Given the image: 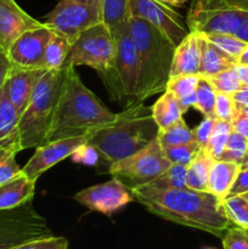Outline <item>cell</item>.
Instances as JSON below:
<instances>
[{
	"label": "cell",
	"mask_w": 248,
	"mask_h": 249,
	"mask_svg": "<svg viewBox=\"0 0 248 249\" xmlns=\"http://www.w3.org/2000/svg\"><path fill=\"white\" fill-rule=\"evenodd\" d=\"M71 158H72L73 162L75 163H82V164L87 165H95L97 164V160L101 157H100L96 148H94L92 146H90L89 143L87 142L84 143V145L79 146V147L73 152Z\"/></svg>",
	"instance_id": "ab89813d"
},
{
	"label": "cell",
	"mask_w": 248,
	"mask_h": 249,
	"mask_svg": "<svg viewBox=\"0 0 248 249\" xmlns=\"http://www.w3.org/2000/svg\"><path fill=\"white\" fill-rule=\"evenodd\" d=\"M158 1L169 5V6L173 7V6H182V5H184L186 1H189V0H158Z\"/></svg>",
	"instance_id": "816d5d0a"
},
{
	"label": "cell",
	"mask_w": 248,
	"mask_h": 249,
	"mask_svg": "<svg viewBox=\"0 0 248 249\" xmlns=\"http://www.w3.org/2000/svg\"><path fill=\"white\" fill-rule=\"evenodd\" d=\"M198 44L199 51H201L199 77H212L223 71L230 70L237 66V61L235 58L226 55L218 46L211 43L202 33H198Z\"/></svg>",
	"instance_id": "d6986e66"
},
{
	"label": "cell",
	"mask_w": 248,
	"mask_h": 249,
	"mask_svg": "<svg viewBox=\"0 0 248 249\" xmlns=\"http://www.w3.org/2000/svg\"><path fill=\"white\" fill-rule=\"evenodd\" d=\"M186 165L173 164L165 170L163 174L156 178L153 181L143 185L148 189L153 190H170V189H185L186 184Z\"/></svg>",
	"instance_id": "d4e9b609"
},
{
	"label": "cell",
	"mask_w": 248,
	"mask_h": 249,
	"mask_svg": "<svg viewBox=\"0 0 248 249\" xmlns=\"http://www.w3.org/2000/svg\"><path fill=\"white\" fill-rule=\"evenodd\" d=\"M196 106L204 117L215 118V99L216 91L213 89L211 83L203 77H199L196 87Z\"/></svg>",
	"instance_id": "f546056e"
},
{
	"label": "cell",
	"mask_w": 248,
	"mask_h": 249,
	"mask_svg": "<svg viewBox=\"0 0 248 249\" xmlns=\"http://www.w3.org/2000/svg\"><path fill=\"white\" fill-rule=\"evenodd\" d=\"M241 169H246V168H248V148H247V152H246L245 157H243L242 162H241Z\"/></svg>",
	"instance_id": "f5cc1de1"
},
{
	"label": "cell",
	"mask_w": 248,
	"mask_h": 249,
	"mask_svg": "<svg viewBox=\"0 0 248 249\" xmlns=\"http://www.w3.org/2000/svg\"><path fill=\"white\" fill-rule=\"evenodd\" d=\"M243 196H245V197H246V198H247V199H248V192H247V194H245V195H243Z\"/></svg>",
	"instance_id": "11a10c76"
},
{
	"label": "cell",
	"mask_w": 248,
	"mask_h": 249,
	"mask_svg": "<svg viewBox=\"0 0 248 249\" xmlns=\"http://www.w3.org/2000/svg\"><path fill=\"white\" fill-rule=\"evenodd\" d=\"M248 192V168L241 169L229 192L228 197L238 196V195H245Z\"/></svg>",
	"instance_id": "ee69618b"
},
{
	"label": "cell",
	"mask_w": 248,
	"mask_h": 249,
	"mask_svg": "<svg viewBox=\"0 0 248 249\" xmlns=\"http://www.w3.org/2000/svg\"><path fill=\"white\" fill-rule=\"evenodd\" d=\"M162 147L164 155L173 164H181L186 165V167L194 160V158L202 148L196 141L182 143V145L162 146Z\"/></svg>",
	"instance_id": "1f68e13d"
},
{
	"label": "cell",
	"mask_w": 248,
	"mask_h": 249,
	"mask_svg": "<svg viewBox=\"0 0 248 249\" xmlns=\"http://www.w3.org/2000/svg\"><path fill=\"white\" fill-rule=\"evenodd\" d=\"M116 55V40L105 22L97 23L78 34L71 46L67 66H88L99 74L111 68Z\"/></svg>",
	"instance_id": "ba28073f"
},
{
	"label": "cell",
	"mask_w": 248,
	"mask_h": 249,
	"mask_svg": "<svg viewBox=\"0 0 248 249\" xmlns=\"http://www.w3.org/2000/svg\"><path fill=\"white\" fill-rule=\"evenodd\" d=\"M35 190V182L23 173L10 181L0 185V211L12 209L32 201Z\"/></svg>",
	"instance_id": "ffe728a7"
},
{
	"label": "cell",
	"mask_w": 248,
	"mask_h": 249,
	"mask_svg": "<svg viewBox=\"0 0 248 249\" xmlns=\"http://www.w3.org/2000/svg\"><path fill=\"white\" fill-rule=\"evenodd\" d=\"M12 66L14 65H12L11 60H10L7 51L0 46V88L6 82L7 75H9Z\"/></svg>",
	"instance_id": "f6af8a7d"
},
{
	"label": "cell",
	"mask_w": 248,
	"mask_h": 249,
	"mask_svg": "<svg viewBox=\"0 0 248 249\" xmlns=\"http://www.w3.org/2000/svg\"><path fill=\"white\" fill-rule=\"evenodd\" d=\"M151 109L159 130L169 128L172 124L182 118L184 114L180 107L179 99L169 91L162 92V96L153 104V106H151Z\"/></svg>",
	"instance_id": "7402d4cb"
},
{
	"label": "cell",
	"mask_w": 248,
	"mask_h": 249,
	"mask_svg": "<svg viewBox=\"0 0 248 249\" xmlns=\"http://www.w3.org/2000/svg\"><path fill=\"white\" fill-rule=\"evenodd\" d=\"M112 33L116 40V55L111 68L101 74V78L112 101L126 108L138 102L139 88L138 53L131 39L129 16Z\"/></svg>",
	"instance_id": "52a82bcc"
},
{
	"label": "cell",
	"mask_w": 248,
	"mask_h": 249,
	"mask_svg": "<svg viewBox=\"0 0 248 249\" xmlns=\"http://www.w3.org/2000/svg\"><path fill=\"white\" fill-rule=\"evenodd\" d=\"M72 43L60 32L53 31L43 57V67L46 70H61L66 67Z\"/></svg>",
	"instance_id": "cb8c5ba5"
},
{
	"label": "cell",
	"mask_w": 248,
	"mask_h": 249,
	"mask_svg": "<svg viewBox=\"0 0 248 249\" xmlns=\"http://www.w3.org/2000/svg\"><path fill=\"white\" fill-rule=\"evenodd\" d=\"M46 71L48 70L43 67L26 68L12 66L5 85L7 95L19 116L26 109L36 84Z\"/></svg>",
	"instance_id": "e0dca14e"
},
{
	"label": "cell",
	"mask_w": 248,
	"mask_h": 249,
	"mask_svg": "<svg viewBox=\"0 0 248 249\" xmlns=\"http://www.w3.org/2000/svg\"><path fill=\"white\" fill-rule=\"evenodd\" d=\"M53 33V29L43 23L21 34L7 50L12 65L26 68L43 67L44 53Z\"/></svg>",
	"instance_id": "9a60e30c"
},
{
	"label": "cell",
	"mask_w": 248,
	"mask_h": 249,
	"mask_svg": "<svg viewBox=\"0 0 248 249\" xmlns=\"http://www.w3.org/2000/svg\"><path fill=\"white\" fill-rule=\"evenodd\" d=\"M134 199L150 213L179 225L197 229L223 237L233 226L223 206V199L209 191L190 189L153 190L146 186L131 190Z\"/></svg>",
	"instance_id": "6da1fadb"
},
{
	"label": "cell",
	"mask_w": 248,
	"mask_h": 249,
	"mask_svg": "<svg viewBox=\"0 0 248 249\" xmlns=\"http://www.w3.org/2000/svg\"><path fill=\"white\" fill-rule=\"evenodd\" d=\"M196 101H197L196 91L192 92V94L186 95V96L180 97L179 104H180V107H181V109H182V113H186L187 109L191 108V107L196 106Z\"/></svg>",
	"instance_id": "c3c4849f"
},
{
	"label": "cell",
	"mask_w": 248,
	"mask_h": 249,
	"mask_svg": "<svg viewBox=\"0 0 248 249\" xmlns=\"http://www.w3.org/2000/svg\"><path fill=\"white\" fill-rule=\"evenodd\" d=\"M14 249H68V241L65 237L51 236L23 243Z\"/></svg>",
	"instance_id": "f35d334b"
},
{
	"label": "cell",
	"mask_w": 248,
	"mask_h": 249,
	"mask_svg": "<svg viewBox=\"0 0 248 249\" xmlns=\"http://www.w3.org/2000/svg\"><path fill=\"white\" fill-rule=\"evenodd\" d=\"M129 15L139 17L162 31L175 45L190 33L181 15L158 0H129Z\"/></svg>",
	"instance_id": "7c38bea8"
},
{
	"label": "cell",
	"mask_w": 248,
	"mask_h": 249,
	"mask_svg": "<svg viewBox=\"0 0 248 249\" xmlns=\"http://www.w3.org/2000/svg\"><path fill=\"white\" fill-rule=\"evenodd\" d=\"M65 78L66 67L48 70L36 84L17 124L22 150L38 147L48 141Z\"/></svg>",
	"instance_id": "5b68a950"
},
{
	"label": "cell",
	"mask_w": 248,
	"mask_h": 249,
	"mask_svg": "<svg viewBox=\"0 0 248 249\" xmlns=\"http://www.w3.org/2000/svg\"><path fill=\"white\" fill-rule=\"evenodd\" d=\"M214 158L206 148H201L191 163L187 165L186 184L187 187L198 191H208L209 170Z\"/></svg>",
	"instance_id": "603a6c76"
},
{
	"label": "cell",
	"mask_w": 248,
	"mask_h": 249,
	"mask_svg": "<svg viewBox=\"0 0 248 249\" xmlns=\"http://www.w3.org/2000/svg\"><path fill=\"white\" fill-rule=\"evenodd\" d=\"M90 135L75 136V138L60 139V140L49 141L43 145L35 147V152L31 160L22 168V173L36 182V180L50 168L60 163L61 160L71 157L79 146L84 145L89 141Z\"/></svg>",
	"instance_id": "5bb4252c"
},
{
	"label": "cell",
	"mask_w": 248,
	"mask_h": 249,
	"mask_svg": "<svg viewBox=\"0 0 248 249\" xmlns=\"http://www.w3.org/2000/svg\"><path fill=\"white\" fill-rule=\"evenodd\" d=\"M231 133H232V125L230 122L220 121V119L214 121L213 131L206 147L214 160H220Z\"/></svg>",
	"instance_id": "f1b7e54d"
},
{
	"label": "cell",
	"mask_w": 248,
	"mask_h": 249,
	"mask_svg": "<svg viewBox=\"0 0 248 249\" xmlns=\"http://www.w3.org/2000/svg\"><path fill=\"white\" fill-rule=\"evenodd\" d=\"M198 79V74L179 75V77L170 78L169 82H168L167 84L165 91L172 92L175 97L180 99V97L186 96V95L192 94V92L196 91Z\"/></svg>",
	"instance_id": "d590c367"
},
{
	"label": "cell",
	"mask_w": 248,
	"mask_h": 249,
	"mask_svg": "<svg viewBox=\"0 0 248 249\" xmlns=\"http://www.w3.org/2000/svg\"><path fill=\"white\" fill-rule=\"evenodd\" d=\"M41 24L15 0H0V46L6 51L21 34Z\"/></svg>",
	"instance_id": "2e32d148"
},
{
	"label": "cell",
	"mask_w": 248,
	"mask_h": 249,
	"mask_svg": "<svg viewBox=\"0 0 248 249\" xmlns=\"http://www.w3.org/2000/svg\"><path fill=\"white\" fill-rule=\"evenodd\" d=\"M104 22V0H60L44 23L67 36L71 43L85 29Z\"/></svg>",
	"instance_id": "8fae6325"
},
{
	"label": "cell",
	"mask_w": 248,
	"mask_h": 249,
	"mask_svg": "<svg viewBox=\"0 0 248 249\" xmlns=\"http://www.w3.org/2000/svg\"><path fill=\"white\" fill-rule=\"evenodd\" d=\"M206 79L211 83V85L216 92H221V94L232 95L233 92H236L242 87L235 67L223 71V72L206 78Z\"/></svg>",
	"instance_id": "d6a6232c"
},
{
	"label": "cell",
	"mask_w": 248,
	"mask_h": 249,
	"mask_svg": "<svg viewBox=\"0 0 248 249\" xmlns=\"http://www.w3.org/2000/svg\"><path fill=\"white\" fill-rule=\"evenodd\" d=\"M199 61H201V51H199L198 33L190 32L175 48L170 78L187 74L199 75Z\"/></svg>",
	"instance_id": "ac0fdd59"
},
{
	"label": "cell",
	"mask_w": 248,
	"mask_h": 249,
	"mask_svg": "<svg viewBox=\"0 0 248 249\" xmlns=\"http://www.w3.org/2000/svg\"><path fill=\"white\" fill-rule=\"evenodd\" d=\"M247 139L243 138L242 135H240V134H237L236 131L232 130V133L229 136L228 143H226V147L225 150H224L223 155H221L220 160L241 164L246 152H247Z\"/></svg>",
	"instance_id": "e575fe53"
},
{
	"label": "cell",
	"mask_w": 248,
	"mask_h": 249,
	"mask_svg": "<svg viewBox=\"0 0 248 249\" xmlns=\"http://www.w3.org/2000/svg\"><path fill=\"white\" fill-rule=\"evenodd\" d=\"M22 172V168L16 162V155L10 156L9 158L0 163V185L10 181Z\"/></svg>",
	"instance_id": "7bdbcfd3"
},
{
	"label": "cell",
	"mask_w": 248,
	"mask_h": 249,
	"mask_svg": "<svg viewBox=\"0 0 248 249\" xmlns=\"http://www.w3.org/2000/svg\"><path fill=\"white\" fill-rule=\"evenodd\" d=\"M231 125H232L233 131H236V133L240 134V135H242L243 138L248 140V117L246 114L238 111L237 116L231 122Z\"/></svg>",
	"instance_id": "bcb514c9"
},
{
	"label": "cell",
	"mask_w": 248,
	"mask_h": 249,
	"mask_svg": "<svg viewBox=\"0 0 248 249\" xmlns=\"http://www.w3.org/2000/svg\"><path fill=\"white\" fill-rule=\"evenodd\" d=\"M21 150L22 147L21 143H19V136L16 130L11 135L0 140V163L4 162L10 156L17 155Z\"/></svg>",
	"instance_id": "b9f144b4"
},
{
	"label": "cell",
	"mask_w": 248,
	"mask_h": 249,
	"mask_svg": "<svg viewBox=\"0 0 248 249\" xmlns=\"http://www.w3.org/2000/svg\"><path fill=\"white\" fill-rule=\"evenodd\" d=\"M231 96H232L233 102H235L236 105V108H237L238 111L248 106V87L242 85L241 89H238L237 91L233 92Z\"/></svg>",
	"instance_id": "7dc6e473"
},
{
	"label": "cell",
	"mask_w": 248,
	"mask_h": 249,
	"mask_svg": "<svg viewBox=\"0 0 248 249\" xmlns=\"http://www.w3.org/2000/svg\"><path fill=\"white\" fill-rule=\"evenodd\" d=\"M129 24L139 61L138 101H145L167 89L177 45L145 19L129 15Z\"/></svg>",
	"instance_id": "277c9868"
},
{
	"label": "cell",
	"mask_w": 248,
	"mask_h": 249,
	"mask_svg": "<svg viewBox=\"0 0 248 249\" xmlns=\"http://www.w3.org/2000/svg\"><path fill=\"white\" fill-rule=\"evenodd\" d=\"M223 206L233 225L248 230V199L243 195L226 197L223 199Z\"/></svg>",
	"instance_id": "4316f807"
},
{
	"label": "cell",
	"mask_w": 248,
	"mask_h": 249,
	"mask_svg": "<svg viewBox=\"0 0 248 249\" xmlns=\"http://www.w3.org/2000/svg\"><path fill=\"white\" fill-rule=\"evenodd\" d=\"M158 141L162 146H175L195 141L194 133L186 125L184 118H180L164 130H159Z\"/></svg>",
	"instance_id": "83f0119b"
},
{
	"label": "cell",
	"mask_w": 248,
	"mask_h": 249,
	"mask_svg": "<svg viewBox=\"0 0 248 249\" xmlns=\"http://www.w3.org/2000/svg\"><path fill=\"white\" fill-rule=\"evenodd\" d=\"M170 165L172 162L164 155L162 145L157 139L143 150L109 165L108 173L131 191L153 181Z\"/></svg>",
	"instance_id": "30bf717a"
},
{
	"label": "cell",
	"mask_w": 248,
	"mask_h": 249,
	"mask_svg": "<svg viewBox=\"0 0 248 249\" xmlns=\"http://www.w3.org/2000/svg\"><path fill=\"white\" fill-rule=\"evenodd\" d=\"M203 249H214V248H203Z\"/></svg>",
	"instance_id": "9f6ffc18"
},
{
	"label": "cell",
	"mask_w": 248,
	"mask_h": 249,
	"mask_svg": "<svg viewBox=\"0 0 248 249\" xmlns=\"http://www.w3.org/2000/svg\"><path fill=\"white\" fill-rule=\"evenodd\" d=\"M158 134L151 107L138 101L117 113L113 122L91 133L88 143L111 165L147 147L157 140Z\"/></svg>",
	"instance_id": "3957f363"
},
{
	"label": "cell",
	"mask_w": 248,
	"mask_h": 249,
	"mask_svg": "<svg viewBox=\"0 0 248 249\" xmlns=\"http://www.w3.org/2000/svg\"><path fill=\"white\" fill-rule=\"evenodd\" d=\"M19 114L7 95L6 85L0 88V140L17 130Z\"/></svg>",
	"instance_id": "484cf974"
},
{
	"label": "cell",
	"mask_w": 248,
	"mask_h": 249,
	"mask_svg": "<svg viewBox=\"0 0 248 249\" xmlns=\"http://www.w3.org/2000/svg\"><path fill=\"white\" fill-rule=\"evenodd\" d=\"M224 249H248L247 229L231 226L221 237Z\"/></svg>",
	"instance_id": "74e56055"
},
{
	"label": "cell",
	"mask_w": 248,
	"mask_h": 249,
	"mask_svg": "<svg viewBox=\"0 0 248 249\" xmlns=\"http://www.w3.org/2000/svg\"><path fill=\"white\" fill-rule=\"evenodd\" d=\"M203 36H206L211 43H213L214 45L218 46L221 51H224L226 55L235 58L236 61L238 60L241 53H243V50H245L248 45L246 41L241 40V39H238L237 36H232V34L211 33V34H203Z\"/></svg>",
	"instance_id": "4dcf8cb0"
},
{
	"label": "cell",
	"mask_w": 248,
	"mask_h": 249,
	"mask_svg": "<svg viewBox=\"0 0 248 249\" xmlns=\"http://www.w3.org/2000/svg\"><path fill=\"white\" fill-rule=\"evenodd\" d=\"M235 71L237 73L241 84L245 85V87H248V66L237 65L235 66Z\"/></svg>",
	"instance_id": "681fc988"
},
{
	"label": "cell",
	"mask_w": 248,
	"mask_h": 249,
	"mask_svg": "<svg viewBox=\"0 0 248 249\" xmlns=\"http://www.w3.org/2000/svg\"><path fill=\"white\" fill-rule=\"evenodd\" d=\"M53 236L48 221L34 209L32 201L0 211V249H14L23 243Z\"/></svg>",
	"instance_id": "9c48e42d"
},
{
	"label": "cell",
	"mask_w": 248,
	"mask_h": 249,
	"mask_svg": "<svg viewBox=\"0 0 248 249\" xmlns=\"http://www.w3.org/2000/svg\"><path fill=\"white\" fill-rule=\"evenodd\" d=\"M129 16V0H104V22L113 31Z\"/></svg>",
	"instance_id": "836d02e7"
},
{
	"label": "cell",
	"mask_w": 248,
	"mask_h": 249,
	"mask_svg": "<svg viewBox=\"0 0 248 249\" xmlns=\"http://www.w3.org/2000/svg\"><path fill=\"white\" fill-rule=\"evenodd\" d=\"M186 24L190 32L232 34L248 44V0H192Z\"/></svg>",
	"instance_id": "8992f818"
},
{
	"label": "cell",
	"mask_w": 248,
	"mask_h": 249,
	"mask_svg": "<svg viewBox=\"0 0 248 249\" xmlns=\"http://www.w3.org/2000/svg\"><path fill=\"white\" fill-rule=\"evenodd\" d=\"M74 199L90 211L111 216L133 202L134 196L123 182L112 178L104 184L82 190L74 195Z\"/></svg>",
	"instance_id": "4fadbf2b"
},
{
	"label": "cell",
	"mask_w": 248,
	"mask_h": 249,
	"mask_svg": "<svg viewBox=\"0 0 248 249\" xmlns=\"http://www.w3.org/2000/svg\"><path fill=\"white\" fill-rule=\"evenodd\" d=\"M214 121H215V118L204 117L203 121H202L196 128L192 129L195 141H196L202 148H206L207 145H208V141L209 139H211L212 131H213Z\"/></svg>",
	"instance_id": "60d3db41"
},
{
	"label": "cell",
	"mask_w": 248,
	"mask_h": 249,
	"mask_svg": "<svg viewBox=\"0 0 248 249\" xmlns=\"http://www.w3.org/2000/svg\"><path fill=\"white\" fill-rule=\"evenodd\" d=\"M240 170L238 163L215 160L209 170L208 191L221 199L226 198Z\"/></svg>",
	"instance_id": "44dd1931"
},
{
	"label": "cell",
	"mask_w": 248,
	"mask_h": 249,
	"mask_svg": "<svg viewBox=\"0 0 248 249\" xmlns=\"http://www.w3.org/2000/svg\"><path fill=\"white\" fill-rule=\"evenodd\" d=\"M241 112H242L243 114H246V116L248 117V106L247 107H245V108H242V109H240Z\"/></svg>",
	"instance_id": "db71d44e"
},
{
	"label": "cell",
	"mask_w": 248,
	"mask_h": 249,
	"mask_svg": "<svg viewBox=\"0 0 248 249\" xmlns=\"http://www.w3.org/2000/svg\"><path fill=\"white\" fill-rule=\"evenodd\" d=\"M237 65L248 66V45H247V48H246L245 50H243V53H241L240 57H238Z\"/></svg>",
	"instance_id": "f907efd6"
},
{
	"label": "cell",
	"mask_w": 248,
	"mask_h": 249,
	"mask_svg": "<svg viewBox=\"0 0 248 249\" xmlns=\"http://www.w3.org/2000/svg\"><path fill=\"white\" fill-rule=\"evenodd\" d=\"M238 109L233 102L232 96L229 94L216 92L215 99V119L225 122H232L237 116Z\"/></svg>",
	"instance_id": "8d00e7d4"
},
{
	"label": "cell",
	"mask_w": 248,
	"mask_h": 249,
	"mask_svg": "<svg viewBox=\"0 0 248 249\" xmlns=\"http://www.w3.org/2000/svg\"><path fill=\"white\" fill-rule=\"evenodd\" d=\"M109 111L83 84L75 67H66V78L58 100L48 141L84 136L107 125L116 119Z\"/></svg>",
	"instance_id": "7a4b0ae2"
}]
</instances>
